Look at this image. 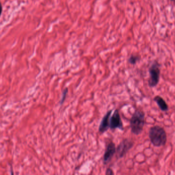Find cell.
<instances>
[{"label":"cell","instance_id":"1","mask_svg":"<svg viewBox=\"0 0 175 175\" xmlns=\"http://www.w3.org/2000/svg\"><path fill=\"white\" fill-rule=\"evenodd\" d=\"M149 138L152 144L156 147L165 145L167 135L164 129L158 125L151 127L149 130Z\"/></svg>","mask_w":175,"mask_h":175},{"label":"cell","instance_id":"2","mask_svg":"<svg viewBox=\"0 0 175 175\" xmlns=\"http://www.w3.org/2000/svg\"><path fill=\"white\" fill-rule=\"evenodd\" d=\"M145 124V113L142 110H135L130 119L131 132L136 135L141 133Z\"/></svg>","mask_w":175,"mask_h":175},{"label":"cell","instance_id":"3","mask_svg":"<svg viewBox=\"0 0 175 175\" xmlns=\"http://www.w3.org/2000/svg\"><path fill=\"white\" fill-rule=\"evenodd\" d=\"M160 65L157 62H154L149 69L150 79L148 80V84L150 87L156 86L158 84L160 80Z\"/></svg>","mask_w":175,"mask_h":175},{"label":"cell","instance_id":"4","mask_svg":"<svg viewBox=\"0 0 175 175\" xmlns=\"http://www.w3.org/2000/svg\"><path fill=\"white\" fill-rule=\"evenodd\" d=\"M134 143L128 139H125L122 140L116 147V156L117 159L122 158L126 155L133 146Z\"/></svg>","mask_w":175,"mask_h":175},{"label":"cell","instance_id":"5","mask_svg":"<svg viewBox=\"0 0 175 175\" xmlns=\"http://www.w3.org/2000/svg\"><path fill=\"white\" fill-rule=\"evenodd\" d=\"M110 129L112 130L119 129L123 130V123L118 110L115 109L110 119Z\"/></svg>","mask_w":175,"mask_h":175},{"label":"cell","instance_id":"6","mask_svg":"<svg viewBox=\"0 0 175 175\" xmlns=\"http://www.w3.org/2000/svg\"><path fill=\"white\" fill-rule=\"evenodd\" d=\"M116 147L113 142H111L108 144L103 157V163L107 164L111 161L114 156L116 153Z\"/></svg>","mask_w":175,"mask_h":175},{"label":"cell","instance_id":"7","mask_svg":"<svg viewBox=\"0 0 175 175\" xmlns=\"http://www.w3.org/2000/svg\"><path fill=\"white\" fill-rule=\"evenodd\" d=\"M112 110H109L103 116L99 126V132L100 133H103L107 132L109 129H110V116L112 114Z\"/></svg>","mask_w":175,"mask_h":175},{"label":"cell","instance_id":"8","mask_svg":"<svg viewBox=\"0 0 175 175\" xmlns=\"http://www.w3.org/2000/svg\"><path fill=\"white\" fill-rule=\"evenodd\" d=\"M154 100L157 104V105H158V106L162 111L166 112L168 110V105L165 102V100L161 97H160L159 96H156L154 97Z\"/></svg>","mask_w":175,"mask_h":175},{"label":"cell","instance_id":"9","mask_svg":"<svg viewBox=\"0 0 175 175\" xmlns=\"http://www.w3.org/2000/svg\"><path fill=\"white\" fill-rule=\"evenodd\" d=\"M68 90L69 89L68 88H65L63 91L62 98L60 99V105H62L64 103V101H65V100L66 98L67 94H68Z\"/></svg>","mask_w":175,"mask_h":175},{"label":"cell","instance_id":"10","mask_svg":"<svg viewBox=\"0 0 175 175\" xmlns=\"http://www.w3.org/2000/svg\"><path fill=\"white\" fill-rule=\"evenodd\" d=\"M139 60V58L138 56H132L129 59L128 61L130 62V63L132 64H135L136 63V62Z\"/></svg>","mask_w":175,"mask_h":175},{"label":"cell","instance_id":"11","mask_svg":"<svg viewBox=\"0 0 175 175\" xmlns=\"http://www.w3.org/2000/svg\"><path fill=\"white\" fill-rule=\"evenodd\" d=\"M105 174L107 175H112L114 174V173L113 170H112V169L110 168V167H109L107 169Z\"/></svg>","mask_w":175,"mask_h":175},{"label":"cell","instance_id":"12","mask_svg":"<svg viewBox=\"0 0 175 175\" xmlns=\"http://www.w3.org/2000/svg\"><path fill=\"white\" fill-rule=\"evenodd\" d=\"M2 4L1 3V1H0V17H1V15H2Z\"/></svg>","mask_w":175,"mask_h":175},{"label":"cell","instance_id":"13","mask_svg":"<svg viewBox=\"0 0 175 175\" xmlns=\"http://www.w3.org/2000/svg\"><path fill=\"white\" fill-rule=\"evenodd\" d=\"M172 1H174V0H172Z\"/></svg>","mask_w":175,"mask_h":175}]
</instances>
